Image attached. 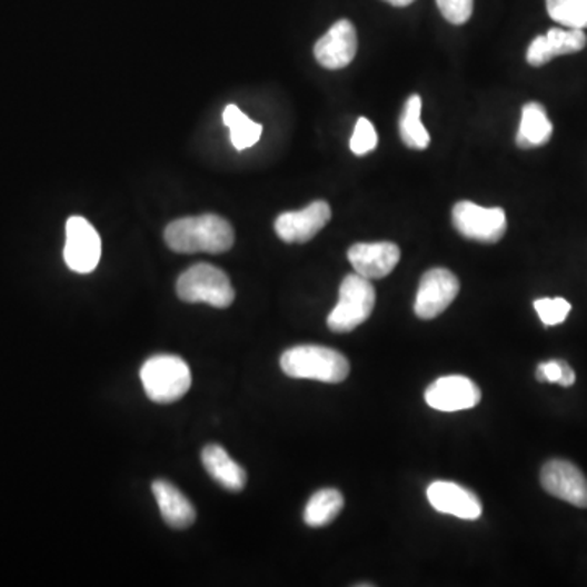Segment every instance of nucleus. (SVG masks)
I'll use <instances>...</instances> for the list:
<instances>
[{
	"label": "nucleus",
	"instance_id": "5701e85b",
	"mask_svg": "<svg viewBox=\"0 0 587 587\" xmlns=\"http://www.w3.org/2000/svg\"><path fill=\"white\" fill-rule=\"evenodd\" d=\"M536 377L538 382L560 384L563 387H571L576 382L575 370L563 359L540 362Z\"/></svg>",
	"mask_w": 587,
	"mask_h": 587
},
{
	"label": "nucleus",
	"instance_id": "39448f33",
	"mask_svg": "<svg viewBox=\"0 0 587 587\" xmlns=\"http://www.w3.org/2000/svg\"><path fill=\"white\" fill-rule=\"evenodd\" d=\"M376 306V289L370 279L358 272L348 275L340 286V300L328 316L327 325L335 334H348L365 324Z\"/></svg>",
	"mask_w": 587,
	"mask_h": 587
},
{
	"label": "nucleus",
	"instance_id": "4be33fe9",
	"mask_svg": "<svg viewBox=\"0 0 587 587\" xmlns=\"http://www.w3.org/2000/svg\"><path fill=\"white\" fill-rule=\"evenodd\" d=\"M547 12L566 28H587V0H547Z\"/></svg>",
	"mask_w": 587,
	"mask_h": 587
},
{
	"label": "nucleus",
	"instance_id": "7ed1b4c3",
	"mask_svg": "<svg viewBox=\"0 0 587 587\" xmlns=\"http://www.w3.org/2000/svg\"><path fill=\"white\" fill-rule=\"evenodd\" d=\"M141 382L150 400L173 404L190 390L191 370L178 356L157 355L141 367Z\"/></svg>",
	"mask_w": 587,
	"mask_h": 587
},
{
	"label": "nucleus",
	"instance_id": "20e7f679",
	"mask_svg": "<svg viewBox=\"0 0 587 587\" xmlns=\"http://www.w3.org/2000/svg\"><path fill=\"white\" fill-rule=\"evenodd\" d=\"M177 294L183 302L208 304L216 309H227L236 300V291L229 276L222 269L208 263L188 268L178 278Z\"/></svg>",
	"mask_w": 587,
	"mask_h": 587
},
{
	"label": "nucleus",
	"instance_id": "a878e982",
	"mask_svg": "<svg viewBox=\"0 0 587 587\" xmlns=\"http://www.w3.org/2000/svg\"><path fill=\"white\" fill-rule=\"evenodd\" d=\"M444 19L452 24H464L474 13V0H436Z\"/></svg>",
	"mask_w": 587,
	"mask_h": 587
},
{
	"label": "nucleus",
	"instance_id": "b1692460",
	"mask_svg": "<svg viewBox=\"0 0 587 587\" xmlns=\"http://www.w3.org/2000/svg\"><path fill=\"white\" fill-rule=\"evenodd\" d=\"M538 317H540L541 324L545 327H555L566 320L568 314L571 312V304L561 297H555V299H538L534 302Z\"/></svg>",
	"mask_w": 587,
	"mask_h": 587
},
{
	"label": "nucleus",
	"instance_id": "f257e3e1",
	"mask_svg": "<svg viewBox=\"0 0 587 587\" xmlns=\"http://www.w3.org/2000/svg\"><path fill=\"white\" fill-rule=\"evenodd\" d=\"M163 237L177 253H223L236 242L232 226L216 215L173 220Z\"/></svg>",
	"mask_w": 587,
	"mask_h": 587
},
{
	"label": "nucleus",
	"instance_id": "393cba45",
	"mask_svg": "<svg viewBox=\"0 0 587 587\" xmlns=\"http://www.w3.org/2000/svg\"><path fill=\"white\" fill-rule=\"evenodd\" d=\"M377 141H379V138H377L372 122L367 120V118H359L358 122H356L355 135H352L351 142H349L352 153L366 156V153L376 149Z\"/></svg>",
	"mask_w": 587,
	"mask_h": 587
},
{
	"label": "nucleus",
	"instance_id": "6ab92c4d",
	"mask_svg": "<svg viewBox=\"0 0 587 587\" xmlns=\"http://www.w3.org/2000/svg\"><path fill=\"white\" fill-rule=\"evenodd\" d=\"M342 506H345V498L338 489H320L307 503L304 520L309 527L328 526L337 519Z\"/></svg>",
	"mask_w": 587,
	"mask_h": 587
},
{
	"label": "nucleus",
	"instance_id": "a211bd4d",
	"mask_svg": "<svg viewBox=\"0 0 587 587\" xmlns=\"http://www.w3.org/2000/svg\"><path fill=\"white\" fill-rule=\"evenodd\" d=\"M554 125L548 120L547 111L540 103L524 105L523 118H520L519 131L516 136V145L520 149H533L547 145L551 139Z\"/></svg>",
	"mask_w": 587,
	"mask_h": 587
},
{
	"label": "nucleus",
	"instance_id": "4468645a",
	"mask_svg": "<svg viewBox=\"0 0 587 587\" xmlns=\"http://www.w3.org/2000/svg\"><path fill=\"white\" fill-rule=\"evenodd\" d=\"M428 499L436 511L464 520H477L484 513L478 496L452 481H435L429 485Z\"/></svg>",
	"mask_w": 587,
	"mask_h": 587
},
{
	"label": "nucleus",
	"instance_id": "f8f14e48",
	"mask_svg": "<svg viewBox=\"0 0 587 587\" xmlns=\"http://www.w3.org/2000/svg\"><path fill=\"white\" fill-rule=\"evenodd\" d=\"M358 52V33L349 20H340L317 41L314 48L318 64L321 68L337 71L355 61Z\"/></svg>",
	"mask_w": 587,
	"mask_h": 587
},
{
	"label": "nucleus",
	"instance_id": "aec40b11",
	"mask_svg": "<svg viewBox=\"0 0 587 587\" xmlns=\"http://www.w3.org/2000/svg\"><path fill=\"white\" fill-rule=\"evenodd\" d=\"M223 125L230 129V141L237 150L250 149L261 139L263 126L251 121L236 105H229L223 110Z\"/></svg>",
	"mask_w": 587,
	"mask_h": 587
},
{
	"label": "nucleus",
	"instance_id": "2eb2a0df",
	"mask_svg": "<svg viewBox=\"0 0 587 587\" xmlns=\"http://www.w3.org/2000/svg\"><path fill=\"white\" fill-rule=\"evenodd\" d=\"M587 38L585 31L569 28H551L544 37H537L527 49V62L534 68L547 64L557 56L573 54L585 49Z\"/></svg>",
	"mask_w": 587,
	"mask_h": 587
},
{
	"label": "nucleus",
	"instance_id": "1a4fd4ad",
	"mask_svg": "<svg viewBox=\"0 0 587 587\" xmlns=\"http://www.w3.org/2000/svg\"><path fill=\"white\" fill-rule=\"evenodd\" d=\"M540 481L548 495L576 508H587V478L575 464L550 460L541 468Z\"/></svg>",
	"mask_w": 587,
	"mask_h": 587
},
{
	"label": "nucleus",
	"instance_id": "423d86ee",
	"mask_svg": "<svg viewBox=\"0 0 587 587\" xmlns=\"http://www.w3.org/2000/svg\"><path fill=\"white\" fill-rule=\"evenodd\" d=\"M452 222L465 239L481 243L499 242L508 229L506 212L501 208H484L470 201L454 206Z\"/></svg>",
	"mask_w": 587,
	"mask_h": 587
},
{
	"label": "nucleus",
	"instance_id": "f3484780",
	"mask_svg": "<svg viewBox=\"0 0 587 587\" xmlns=\"http://www.w3.org/2000/svg\"><path fill=\"white\" fill-rule=\"evenodd\" d=\"M201 460L206 471L227 491H242L247 485V471L218 444L206 446Z\"/></svg>",
	"mask_w": 587,
	"mask_h": 587
},
{
	"label": "nucleus",
	"instance_id": "9d476101",
	"mask_svg": "<svg viewBox=\"0 0 587 587\" xmlns=\"http://www.w3.org/2000/svg\"><path fill=\"white\" fill-rule=\"evenodd\" d=\"M425 400L435 410L454 414L477 407L481 400V391L468 377L446 376L428 387Z\"/></svg>",
	"mask_w": 587,
	"mask_h": 587
},
{
	"label": "nucleus",
	"instance_id": "f03ea898",
	"mask_svg": "<svg viewBox=\"0 0 587 587\" xmlns=\"http://www.w3.org/2000/svg\"><path fill=\"white\" fill-rule=\"evenodd\" d=\"M281 369L292 379L340 384L349 376V362L337 349L318 345L294 346L281 356Z\"/></svg>",
	"mask_w": 587,
	"mask_h": 587
},
{
	"label": "nucleus",
	"instance_id": "9b49d317",
	"mask_svg": "<svg viewBox=\"0 0 587 587\" xmlns=\"http://www.w3.org/2000/svg\"><path fill=\"white\" fill-rule=\"evenodd\" d=\"M331 208L327 201H314L300 211L282 212L275 222L279 239L286 243H306L330 222Z\"/></svg>",
	"mask_w": 587,
	"mask_h": 587
},
{
	"label": "nucleus",
	"instance_id": "ddd939ff",
	"mask_svg": "<svg viewBox=\"0 0 587 587\" xmlns=\"http://www.w3.org/2000/svg\"><path fill=\"white\" fill-rule=\"evenodd\" d=\"M348 260L362 278L382 279L400 261V248L391 242L356 243L348 250Z\"/></svg>",
	"mask_w": 587,
	"mask_h": 587
},
{
	"label": "nucleus",
	"instance_id": "dca6fc26",
	"mask_svg": "<svg viewBox=\"0 0 587 587\" xmlns=\"http://www.w3.org/2000/svg\"><path fill=\"white\" fill-rule=\"evenodd\" d=\"M152 493L162 513L163 520L173 529H188L196 520V509L190 499L175 485L166 480H156Z\"/></svg>",
	"mask_w": 587,
	"mask_h": 587
},
{
	"label": "nucleus",
	"instance_id": "0eeeda50",
	"mask_svg": "<svg viewBox=\"0 0 587 587\" xmlns=\"http://www.w3.org/2000/svg\"><path fill=\"white\" fill-rule=\"evenodd\" d=\"M101 257V239L89 220L72 216L66 223L64 260L79 275L96 271Z\"/></svg>",
	"mask_w": 587,
	"mask_h": 587
},
{
	"label": "nucleus",
	"instance_id": "6e6552de",
	"mask_svg": "<svg viewBox=\"0 0 587 587\" xmlns=\"http://www.w3.org/2000/svg\"><path fill=\"white\" fill-rule=\"evenodd\" d=\"M460 282L452 271L446 268H432L422 275L415 299V314L422 320H432L446 312L456 300Z\"/></svg>",
	"mask_w": 587,
	"mask_h": 587
},
{
	"label": "nucleus",
	"instance_id": "bb28decb",
	"mask_svg": "<svg viewBox=\"0 0 587 587\" xmlns=\"http://www.w3.org/2000/svg\"><path fill=\"white\" fill-rule=\"evenodd\" d=\"M387 3L394 7H408L415 2V0H386Z\"/></svg>",
	"mask_w": 587,
	"mask_h": 587
},
{
	"label": "nucleus",
	"instance_id": "412c9836",
	"mask_svg": "<svg viewBox=\"0 0 587 587\" xmlns=\"http://www.w3.org/2000/svg\"><path fill=\"white\" fill-rule=\"evenodd\" d=\"M400 138L410 149L425 150L431 142L429 132L426 131L421 122V97L411 96L405 105L404 113H401Z\"/></svg>",
	"mask_w": 587,
	"mask_h": 587
}]
</instances>
